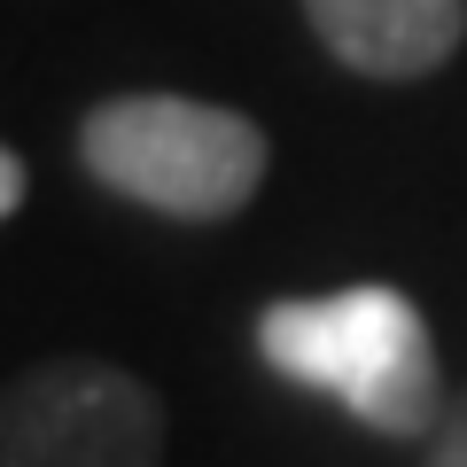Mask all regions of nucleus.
I'll return each instance as SVG.
<instances>
[{
    "instance_id": "f257e3e1",
    "label": "nucleus",
    "mask_w": 467,
    "mask_h": 467,
    "mask_svg": "<svg viewBox=\"0 0 467 467\" xmlns=\"http://www.w3.org/2000/svg\"><path fill=\"white\" fill-rule=\"evenodd\" d=\"M257 358L296 389H327L374 436H436V420L451 413L436 335L413 312V296L389 281L265 304L257 312Z\"/></svg>"
},
{
    "instance_id": "f03ea898",
    "label": "nucleus",
    "mask_w": 467,
    "mask_h": 467,
    "mask_svg": "<svg viewBox=\"0 0 467 467\" xmlns=\"http://www.w3.org/2000/svg\"><path fill=\"white\" fill-rule=\"evenodd\" d=\"M78 164L109 195L180 226H218L265 187V125L195 94H109L78 117Z\"/></svg>"
},
{
    "instance_id": "7ed1b4c3",
    "label": "nucleus",
    "mask_w": 467,
    "mask_h": 467,
    "mask_svg": "<svg viewBox=\"0 0 467 467\" xmlns=\"http://www.w3.org/2000/svg\"><path fill=\"white\" fill-rule=\"evenodd\" d=\"M0 467H164V398L109 358H32L0 389Z\"/></svg>"
},
{
    "instance_id": "20e7f679",
    "label": "nucleus",
    "mask_w": 467,
    "mask_h": 467,
    "mask_svg": "<svg viewBox=\"0 0 467 467\" xmlns=\"http://www.w3.org/2000/svg\"><path fill=\"white\" fill-rule=\"evenodd\" d=\"M319 47L358 78H429L460 55L467 39V0H304Z\"/></svg>"
},
{
    "instance_id": "39448f33",
    "label": "nucleus",
    "mask_w": 467,
    "mask_h": 467,
    "mask_svg": "<svg viewBox=\"0 0 467 467\" xmlns=\"http://www.w3.org/2000/svg\"><path fill=\"white\" fill-rule=\"evenodd\" d=\"M420 467H467V389L451 398V413L436 420V436H429V460Z\"/></svg>"
},
{
    "instance_id": "423d86ee",
    "label": "nucleus",
    "mask_w": 467,
    "mask_h": 467,
    "mask_svg": "<svg viewBox=\"0 0 467 467\" xmlns=\"http://www.w3.org/2000/svg\"><path fill=\"white\" fill-rule=\"evenodd\" d=\"M24 187H32V171H24V156L0 140V218H16V211H24Z\"/></svg>"
}]
</instances>
